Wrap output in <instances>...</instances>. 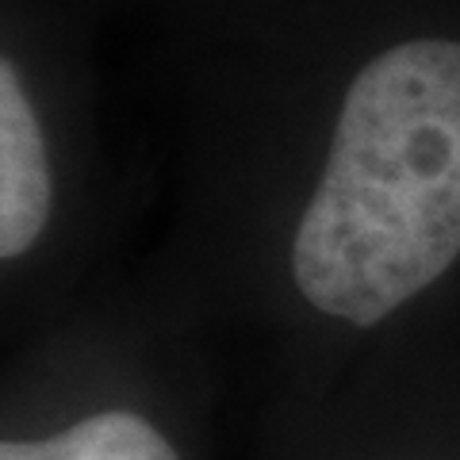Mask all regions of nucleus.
I'll list each match as a JSON object with an SVG mask.
<instances>
[{"label":"nucleus","mask_w":460,"mask_h":460,"mask_svg":"<svg viewBox=\"0 0 460 460\" xmlns=\"http://www.w3.org/2000/svg\"><path fill=\"white\" fill-rule=\"evenodd\" d=\"M460 257V42L411 39L349 81L292 234L314 311L376 326Z\"/></svg>","instance_id":"nucleus-1"},{"label":"nucleus","mask_w":460,"mask_h":460,"mask_svg":"<svg viewBox=\"0 0 460 460\" xmlns=\"http://www.w3.org/2000/svg\"><path fill=\"white\" fill-rule=\"evenodd\" d=\"M50 215V165L39 115L12 58L0 62V253L20 257Z\"/></svg>","instance_id":"nucleus-2"},{"label":"nucleus","mask_w":460,"mask_h":460,"mask_svg":"<svg viewBox=\"0 0 460 460\" xmlns=\"http://www.w3.org/2000/svg\"><path fill=\"white\" fill-rule=\"evenodd\" d=\"M0 460H181L169 438L131 411L89 414L42 441H4Z\"/></svg>","instance_id":"nucleus-3"}]
</instances>
